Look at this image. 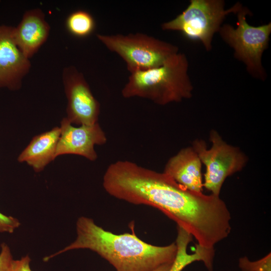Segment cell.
I'll use <instances>...</instances> for the list:
<instances>
[{
    "label": "cell",
    "mask_w": 271,
    "mask_h": 271,
    "mask_svg": "<svg viewBox=\"0 0 271 271\" xmlns=\"http://www.w3.org/2000/svg\"><path fill=\"white\" fill-rule=\"evenodd\" d=\"M102 185L113 197L159 209L201 245L216 238L227 218V207L219 196L189 190L164 172L129 161L119 160L109 165Z\"/></svg>",
    "instance_id": "cell-1"
},
{
    "label": "cell",
    "mask_w": 271,
    "mask_h": 271,
    "mask_svg": "<svg viewBox=\"0 0 271 271\" xmlns=\"http://www.w3.org/2000/svg\"><path fill=\"white\" fill-rule=\"evenodd\" d=\"M76 232L75 241L45 257L44 261L68 250L88 249L108 261L116 271H154L172 263L177 253L175 242L163 246L154 245L141 240L134 233L114 234L85 216L78 219Z\"/></svg>",
    "instance_id": "cell-2"
},
{
    "label": "cell",
    "mask_w": 271,
    "mask_h": 271,
    "mask_svg": "<svg viewBox=\"0 0 271 271\" xmlns=\"http://www.w3.org/2000/svg\"><path fill=\"white\" fill-rule=\"evenodd\" d=\"M188 69L186 55L178 52L160 66L130 73L121 94L126 98L141 97L162 105L190 98L193 86Z\"/></svg>",
    "instance_id": "cell-3"
},
{
    "label": "cell",
    "mask_w": 271,
    "mask_h": 271,
    "mask_svg": "<svg viewBox=\"0 0 271 271\" xmlns=\"http://www.w3.org/2000/svg\"><path fill=\"white\" fill-rule=\"evenodd\" d=\"M237 2L225 9L223 0H190L189 5L174 19L161 25L164 31H176L188 40L200 41L206 50L212 49L214 34L218 32L225 17L236 14L242 8Z\"/></svg>",
    "instance_id": "cell-4"
},
{
    "label": "cell",
    "mask_w": 271,
    "mask_h": 271,
    "mask_svg": "<svg viewBox=\"0 0 271 271\" xmlns=\"http://www.w3.org/2000/svg\"><path fill=\"white\" fill-rule=\"evenodd\" d=\"M236 15L237 27L223 24L218 33L223 41L233 49L234 57L244 64L248 73L255 79L264 81L267 74L261 59L268 47L271 23L257 27L250 25L246 16L252 13L246 7H242Z\"/></svg>",
    "instance_id": "cell-5"
},
{
    "label": "cell",
    "mask_w": 271,
    "mask_h": 271,
    "mask_svg": "<svg viewBox=\"0 0 271 271\" xmlns=\"http://www.w3.org/2000/svg\"><path fill=\"white\" fill-rule=\"evenodd\" d=\"M96 37L123 59L130 73L160 66L179 52L177 46L142 33L98 34Z\"/></svg>",
    "instance_id": "cell-6"
},
{
    "label": "cell",
    "mask_w": 271,
    "mask_h": 271,
    "mask_svg": "<svg viewBox=\"0 0 271 271\" xmlns=\"http://www.w3.org/2000/svg\"><path fill=\"white\" fill-rule=\"evenodd\" d=\"M210 139L212 146L209 150L202 140L194 141L192 148L206 167L203 186L211 194L219 196L225 180L240 171L246 160L237 148L226 144L216 131H211Z\"/></svg>",
    "instance_id": "cell-7"
},
{
    "label": "cell",
    "mask_w": 271,
    "mask_h": 271,
    "mask_svg": "<svg viewBox=\"0 0 271 271\" xmlns=\"http://www.w3.org/2000/svg\"><path fill=\"white\" fill-rule=\"evenodd\" d=\"M67 99L66 118L72 124L98 123L100 104L93 96L84 75L73 66L65 67L62 74Z\"/></svg>",
    "instance_id": "cell-8"
},
{
    "label": "cell",
    "mask_w": 271,
    "mask_h": 271,
    "mask_svg": "<svg viewBox=\"0 0 271 271\" xmlns=\"http://www.w3.org/2000/svg\"><path fill=\"white\" fill-rule=\"evenodd\" d=\"M60 127L61 134L56 151V158L61 155L73 154L94 161L97 158L95 146L103 145L107 141L106 134L98 122L75 127L64 117L61 121Z\"/></svg>",
    "instance_id": "cell-9"
},
{
    "label": "cell",
    "mask_w": 271,
    "mask_h": 271,
    "mask_svg": "<svg viewBox=\"0 0 271 271\" xmlns=\"http://www.w3.org/2000/svg\"><path fill=\"white\" fill-rule=\"evenodd\" d=\"M13 30L14 27L0 26V89H19L31 68L30 59L15 43Z\"/></svg>",
    "instance_id": "cell-10"
},
{
    "label": "cell",
    "mask_w": 271,
    "mask_h": 271,
    "mask_svg": "<svg viewBox=\"0 0 271 271\" xmlns=\"http://www.w3.org/2000/svg\"><path fill=\"white\" fill-rule=\"evenodd\" d=\"M50 27L39 9L26 11L19 25L14 27L15 43L24 56L30 59L46 41Z\"/></svg>",
    "instance_id": "cell-11"
},
{
    "label": "cell",
    "mask_w": 271,
    "mask_h": 271,
    "mask_svg": "<svg viewBox=\"0 0 271 271\" xmlns=\"http://www.w3.org/2000/svg\"><path fill=\"white\" fill-rule=\"evenodd\" d=\"M201 162L192 148H186L170 158L163 172L186 189L202 192Z\"/></svg>",
    "instance_id": "cell-12"
},
{
    "label": "cell",
    "mask_w": 271,
    "mask_h": 271,
    "mask_svg": "<svg viewBox=\"0 0 271 271\" xmlns=\"http://www.w3.org/2000/svg\"><path fill=\"white\" fill-rule=\"evenodd\" d=\"M61 134L60 127L35 136L18 157L19 162H26L36 172H40L56 159L55 154Z\"/></svg>",
    "instance_id": "cell-13"
},
{
    "label": "cell",
    "mask_w": 271,
    "mask_h": 271,
    "mask_svg": "<svg viewBox=\"0 0 271 271\" xmlns=\"http://www.w3.org/2000/svg\"><path fill=\"white\" fill-rule=\"evenodd\" d=\"M192 239V236L190 233L177 226L175 242L177 253L168 271H182L186 266L196 261H203L208 271H213L214 249H207L196 244L195 252L189 254L187 251V246Z\"/></svg>",
    "instance_id": "cell-14"
},
{
    "label": "cell",
    "mask_w": 271,
    "mask_h": 271,
    "mask_svg": "<svg viewBox=\"0 0 271 271\" xmlns=\"http://www.w3.org/2000/svg\"><path fill=\"white\" fill-rule=\"evenodd\" d=\"M66 27L72 35L78 38H85L94 31L95 22L88 12L77 10L68 16L66 21Z\"/></svg>",
    "instance_id": "cell-15"
},
{
    "label": "cell",
    "mask_w": 271,
    "mask_h": 271,
    "mask_svg": "<svg viewBox=\"0 0 271 271\" xmlns=\"http://www.w3.org/2000/svg\"><path fill=\"white\" fill-rule=\"evenodd\" d=\"M239 266L242 271H271V253L253 261L246 256L241 257L239 259Z\"/></svg>",
    "instance_id": "cell-16"
},
{
    "label": "cell",
    "mask_w": 271,
    "mask_h": 271,
    "mask_svg": "<svg viewBox=\"0 0 271 271\" xmlns=\"http://www.w3.org/2000/svg\"><path fill=\"white\" fill-rule=\"evenodd\" d=\"M20 225L18 219L0 212V232L13 233Z\"/></svg>",
    "instance_id": "cell-17"
},
{
    "label": "cell",
    "mask_w": 271,
    "mask_h": 271,
    "mask_svg": "<svg viewBox=\"0 0 271 271\" xmlns=\"http://www.w3.org/2000/svg\"><path fill=\"white\" fill-rule=\"evenodd\" d=\"M0 271H11L13 261V256L9 246L3 243L1 245Z\"/></svg>",
    "instance_id": "cell-18"
},
{
    "label": "cell",
    "mask_w": 271,
    "mask_h": 271,
    "mask_svg": "<svg viewBox=\"0 0 271 271\" xmlns=\"http://www.w3.org/2000/svg\"><path fill=\"white\" fill-rule=\"evenodd\" d=\"M30 262L31 258L29 255L22 257L20 259L13 260L11 271H32Z\"/></svg>",
    "instance_id": "cell-19"
},
{
    "label": "cell",
    "mask_w": 271,
    "mask_h": 271,
    "mask_svg": "<svg viewBox=\"0 0 271 271\" xmlns=\"http://www.w3.org/2000/svg\"><path fill=\"white\" fill-rule=\"evenodd\" d=\"M172 264H166L161 266L154 271H168L171 267Z\"/></svg>",
    "instance_id": "cell-20"
}]
</instances>
